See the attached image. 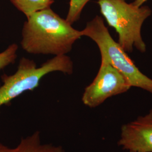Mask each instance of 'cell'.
Masks as SVG:
<instances>
[{"label":"cell","mask_w":152,"mask_h":152,"mask_svg":"<svg viewBox=\"0 0 152 152\" xmlns=\"http://www.w3.org/2000/svg\"><path fill=\"white\" fill-rule=\"evenodd\" d=\"M27 18L22 30L21 45L29 54L65 55L82 36L81 31L72 27L50 7Z\"/></svg>","instance_id":"1"},{"label":"cell","mask_w":152,"mask_h":152,"mask_svg":"<svg viewBox=\"0 0 152 152\" xmlns=\"http://www.w3.org/2000/svg\"><path fill=\"white\" fill-rule=\"evenodd\" d=\"M100 12L109 26L118 34V44L126 53H132L135 48L140 53L147 50L141 36V28L151 15V9L147 6L138 7L127 0H98Z\"/></svg>","instance_id":"2"},{"label":"cell","mask_w":152,"mask_h":152,"mask_svg":"<svg viewBox=\"0 0 152 152\" xmlns=\"http://www.w3.org/2000/svg\"><path fill=\"white\" fill-rule=\"evenodd\" d=\"M82 36L91 38L100 50L101 59L107 60L125 77L131 87L140 88L152 94V79L143 74L119 44L110 36L101 16L87 22Z\"/></svg>","instance_id":"3"},{"label":"cell","mask_w":152,"mask_h":152,"mask_svg":"<svg viewBox=\"0 0 152 152\" xmlns=\"http://www.w3.org/2000/svg\"><path fill=\"white\" fill-rule=\"evenodd\" d=\"M55 71L71 75L73 64L71 58L66 55L56 56L37 67L34 61L22 58L14 75L1 77L3 85L0 87V107L26 91H32L38 87L44 76Z\"/></svg>","instance_id":"4"},{"label":"cell","mask_w":152,"mask_h":152,"mask_svg":"<svg viewBox=\"0 0 152 152\" xmlns=\"http://www.w3.org/2000/svg\"><path fill=\"white\" fill-rule=\"evenodd\" d=\"M131 86L120 71L101 59L98 74L93 81L85 88L82 101L90 108H95L108 98L127 92Z\"/></svg>","instance_id":"5"},{"label":"cell","mask_w":152,"mask_h":152,"mask_svg":"<svg viewBox=\"0 0 152 152\" xmlns=\"http://www.w3.org/2000/svg\"><path fill=\"white\" fill-rule=\"evenodd\" d=\"M118 144L129 151L152 152V109L122 126Z\"/></svg>","instance_id":"6"},{"label":"cell","mask_w":152,"mask_h":152,"mask_svg":"<svg viewBox=\"0 0 152 152\" xmlns=\"http://www.w3.org/2000/svg\"><path fill=\"white\" fill-rule=\"evenodd\" d=\"M12 152H65L61 146L51 144H42L40 132L37 131L30 136L22 138Z\"/></svg>","instance_id":"7"},{"label":"cell","mask_w":152,"mask_h":152,"mask_svg":"<svg viewBox=\"0 0 152 152\" xmlns=\"http://www.w3.org/2000/svg\"><path fill=\"white\" fill-rule=\"evenodd\" d=\"M16 9L27 18L34 12L50 7L54 0H10Z\"/></svg>","instance_id":"8"},{"label":"cell","mask_w":152,"mask_h":152,"mask_svg":"<svg viewBox=\"0 0 152 152\" xmlns=\"http://www.w3.org/2000/svg\"><path fill=\"white\" fill-rule=\"evenodd\" d=\"M90 0H70L66 20L73 24L80 18L82 11Z\"/></svg>","instance_id":"9"},{"label":"cell","mask_w":152,"mask_h":152,"mask_svg":"<svg viewBox=\"0 0 152 152\" xmlns=\"http://www.w3.org/2000/svg\"><path fill=\"white\" fill-rule=\"evenodd\" d=\"M18 49V46L13 44L0 53V70L15 62L17 58Z\"/></svg>","instance_id":"10"},{"label":"cell","mask_w":152,"mask_h":152,"mask_svg":"<svg viewBox=\"0 0 152 152\" xmlns=\"http://www.w3.org/2000/svg\"><path fill=\"white\" fill-rule=\"evenodd\" d=\"M13 148H10L0 143V152H12Z\"/></svg>","instance_id":"11"},{"label":"cell","mask_w":152,"mask_h":152,"mask_svg":"<svg viewBox=\"0 0 152 152\" xmlns=\"http://www.w3.org/2000/svg\"><path fill=\"white\" fill-rule=\"evenodd\" d=\"M147 1L148 0H134V2H132L135 5L140 7V6L143 5V4Z\"/></svg>","instance_id":"12"},{"label":"cell","mask_w":152,"mask_h":152,"mask_svg":"<svg viewBox=\"0 0 152 152\" xmlns=\"http://www.w3.org/2000/svg\"><path fill=\"white\" fill-rule=\"evenodd\" d=\"M130 152H137V151H130Z\"/></svg>","instance_id":"13"}]
</instances>
